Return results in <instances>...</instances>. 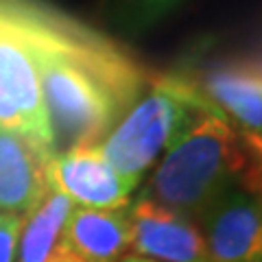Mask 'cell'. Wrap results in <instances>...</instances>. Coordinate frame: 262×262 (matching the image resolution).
<instances>
[{"label":"cell","instance_id":"cell-1","mask_svg":"<svg viewBox=\"0 0 262 262\" xmlns=\"http://www.w3.org/2000/svg\"><path fill=\"white\" fill-rule=\"evenodd\" d=\"M35 63L55 153L101 144L153 75L105 37L22 3H3Z\"/></svg>","mask_w":262,"mask_h":262},{"label":"cell","instance_id":"cell-2","mask_svg":"<svg viewBox=\"0 0 262 262\" xmlns=\"http://www.w3.org/2000/svg\"><path fill=\"white\" fill-rule=\"evenodd\" d=\"M247 162L241 134L196 90L184 127L166 149L142 196L196 223L221 194L241 186Z\"/></svg>","mask_w":262,"mask_h":262},{"label":"cell","instance_id":"cell-3","mask_svg":"<svg viewBox=\"0 0 262 262\" xmlns=\"http://www.w3.org/2000/svg\"><path fill=\"white\" fill-rule=\"evenodd\" d=\"M196 88L184 75L153 77L149 90L101 140V151L131 190L168 149L190 112Z\"/></svg>","mask_w":262,"mask_h":262},{"label":"cell","instance_id":"cell-4","mask_svg":"<svg viewBox=\"0 0 262 262\" xmlns=\"http://www.w3.org/2000/svg\"><path fill=\"white\" fill-rule=\"evenodd\" d=\"M48 186L79 208H129L131 188L105 160L101 144H77L57 151L48 162Z\"/></svg>","mask_w":262,"mask_h":262},{"label":"cell","instance_id":"cell-5","mask_svg":"<svg viewBox=\"0 0 262 262\" xmlns=\"http://www.w3.org/2000/svg\"><path fill=\"white\" fill-rule=\"evenodd\" d=\"M199 221L210 262H262V194L236 186Z\"/></svg>","mask_w":262,"mask_h":262},{"label":"cell","instance_id":"cell-6","mask_svg":"<svg viewBox=\"0 0 262 262\" xmlns=\"http://www.w3.org/2000/svg\"><path fill=\"white\" fill-rule=\"evenodd\" d=\"M131 249L138 256L164 262H210L203 232L192 219L182 216L146 196L127 208Z\"/></svg>","mask_w":262,"mask_h":262},{"label":"cell","instance_id":"cell-7","mask_svg":"<svg viewBox=\"0 0 262 262\" xmlns=\"http://www.w3.org/2000/svg\"><path fill=\"white\" fill-rule=\"evenodd\" d=\"M0 85L20 112L27 136L55 151V136L44 107L35 63L3 5H0Z\"/></svg>","mask_w":262,"mask_h":262},{"label":"cell","instance_id":"cell-8","mask_svg":"<svg viewBox=\"0 0 262 262\" xmlns=\"http://www.w3.org/2000/svg\"><path fill=\"white\" fill-rule=\"evenodd\" d=\"M53 155L29 136L0 127V212L29 214L44 199Z\"/></svg>","mask_w":262,"mask_h":262},{"label":"cell","instance_id":"cell-9","mask_svg":"<svg viewBox=\"0 0 262 262\" xmlns=\"http://www.w3.org/2000/svg\"><path fill=\"white\" fill-rule=\"evenodd\" d=\"M192 83L229 118L243 142H262V83L245 61L216 63Z\"/></svg>","mask_w":262,"mask_h":262},{"label":"cell","instance_id":"cell-10","mask_svg":"<svg viewBox=\"0 0 262 262\" xmlns=\"http://www.w3.org/2000/svg\"><path fill=\"white\" fill-rule=\"evenodd\" d=\"M61 243L85 262H118L131 249L129 212L72 208Z\"/></svg>","mask_w":262,"mask_h":262},{"label":"cell","instance_id":"cell-11","mask_svg":"<svg viewBox=\"0 0 262 262\" xmlns=\"http://www.w3.org/2000/svg\"><path fill=\"white\" fill-rule=\"evenodd\" d=\"M75 208L68 196L48 188L44 199L24 216L15 262H46L61 243L63 225Z\"/></svg>","mask_w":262,"mask_h":262},{"label":"cell","instance_id":"cell-12","mask_svg":"<svg viewBox=\"0 0 262 262\" xmlns=\"http://www.w3.org/2000/svg\"><path fill=\"white\" fill-rule=\"evenodd\" d=\"M182 3L184 0H125V20L131 29H146Z\"/></svg>","mask_w":262,"mask_h":262},{"label":"cell","instance_id":"cell-13","mask_svg":"<svg viewBox=\"0 0 262 262\" xmlns=\"http://www.w3.org/2000/svg\"><path fill=\"white\" fill-rule=\"evenodd\" d=\"M24 216L27 214L0 212V262H15Z\"/></svg>","mask_w":262,"mask_h":262},{"label":"cell","instance_id":"cell-14","mask_svg":"<svg viewBox=\"0 0 262 262\" xmlns=\"http://www.w3.org/2000/svg\"><path fill=\"white\" fill-rule=\"evenodd\" d=\"M0 127L9 129V131H18V134L27 136V129H24L20 112L15 110V105L11 103V98L5 92L3 85H0Z\"/></svg>","mask_w":262,"mask_h":262},{"label":"cell","instance_id":"cell-15","mask_svg":"<svg viewBox=\"0 0 262 262\" xmlns=\"http://www.w3.org/2000/svg\"><path fill=\"white\" fill-rule=\"evenodd\" d=\"M241 186L249 192L262 194V149H258L256 153H249L247 170H245V175H243Z\"/></svg>","mask_w":262,"mask_h":262},{"label":"cell","instance_id":"cell-16","mask_svg":"<svg viewBox=\"0 0 262 262\" xmlns=\"http://www.w3.org/2000/svg\"><path fill=\"white\" fill-rule=\"evenodd\" d=\"M46 262H85V260L79 258L75 251H70L63 243H59V245H57V249L51 253V258H48Z\"/></svg>","mask_w":262,"mask_h":262},{"label":"cell","instance_id":"cell-17","mask_svg":"<svg viewBox=\"0 0 262 262\" xmlns=\"http://www.w3.org/2000/svg\"><path fill=\"white\" fill-rule=\"evenodd\" d=\"M118 262H158V260H151V258H144V256H125Z\"/></svg>","mask_w":262,"mask_h":262}]
</instances>
